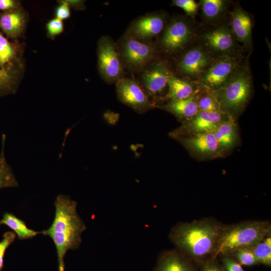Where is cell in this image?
<instances>
[{
  "mask_svg": "<svg viewBox=\"0 0 271 271\" xmlns=\"http://www.w3.org/2000/svg\"><path fill=\"white\" fill-rule=\"evenodd\" d=\"M55 216L51 225L41 232L53 240L57 251L58 271H64V257L69 250L76 249L81 242L86 226L77 212V203L68 196L58 195L55 201Z\"/></svg>",
  "mask_w": 271,
  "mask_h": 271,
  "instance_id": "1",
  "label": "cell"
},
{
  "mask_svg": "<svg viewBox=\"0 0 271 271\" xmlns=\"http://www.w3.org/2000/svg\"><path fill=\"white\" fill-rule=\"evenodd\" d=\"M223 227L209 218L180 222L172 229L169 238L186 256L202 260L213 256Z\"/></svg>",
  "mask_w": 271,
  "mask_h": 271,
  "instance_id": "2",
  "label": "cell"
},
{
  "mask_svg": "<svg viewBox=\"0 0 271 271\" xmlns=\"http://www.w3.org/2000/svg\"><path fill=\"white\" fill-rule=\"evenodd\" d=\"M269 236L271 225L268 221H247L224 225L212 257L229 255L238 249L252 247Z\"/></svg>",
  "mask_w": 271,
  "mask_h": 271,
  "instance_id": "3",
  "label": "cell"
},
{
  "mask_svg": "<svg viewBox=\"0 0 271 271\" xmlns=\"http://www.w3.org/2000/svg\"><path fill=\"white\" fill-rule=\"evenodd\" d=\"M214 92L221 111L236 120L252 94V78L248 68L241 67L225 85Z\"/></svg>",
  "mask_w": 271,
  "mask_h": 271,
  "instance_id": "4",
  "label": "cell"
},
{
  "mask_svg": "<svg viewBox=\"0 0 271 271\" xmlns=\"http://www.w3.org/2000/svg\"><path fill=\"white\" fill-rule=\"evenodd\" d=\"M239 62L233 55L220 56L211 63L200 77V86L215 91L225 85L240 69Z\"/></svg>",
  "mask_w": 271,
  "mask_h": 271,
  "instance_id": "5",
  "label": "cell"
},
{
  "mask_svg": "<svg viewBox=\"0 0 271 271\" xmlns=\"http://www.w3.org/2000/svg\"><path fill=\"white\" fill-rule=\"evenodd\" d=\"M230 116L221 112L200 110L190 119L183 122L177 128L172 131L169 135L174 139L206 132H213L218 126Z\"/></svg>",
  "mask_w": 271,
  "mask_h": 271,
  "instance_id": "6",
  "label": "cell"
},
{
  "mask_svg": "<svg viewBox=\"0 0 271 271\" xmlns=\"http://www.w3.org/2000/svg\"><path fill=\"white\" fill-rule=\"evenodd\" d=\"M174 139L197 160H206L223 157L213 132L178 137Z\"/></svg>",
  "mask_w": 271,
  "mask_h": 271,
  "instance_id": "7",
  "label": "cell"
},
{
  "mask_svg": "<svg viewBox=\"0 0 271 271\" xmlns=\"http://www.w3.org/2000/svg\"><path fill=\"white\" fill-rule=\"evenodd\" d=\"M98 64L99 71L108 83L117 82L122 68L115 44L108 36L102 37L98 45Z\"/></svg>",
  "mask_w": 271,
  "mask_h": 271,
  "instance_id": "8",
  "label": "cell"
},
{
  "mask_svg": "<svg viewBox=\"0 0 271 271\" xmlns=\"http://www.w3.org/2000/svg\"><path fill=\"white\" fill-rule=\"evenodd\" d=\"M116 93L122 103L139 113H144L155 106L141 86L132 79H119L116 84Z\"/></svg>",
  "mask_w": 271,
  "mask_h": 271,
  "instance_id": "9",
  "label": "cell"
},
{
  "mask_svg": "<svg viewBox=\"0 0 271 271\" xmlns=\"http://www.w3.org/2000/svg\"><path fill=\"white\" fill-rule=\"evenodd\" d=\"M193 37V29L183 19L173 21L165 30L161 41L163 49L171 53L184 49Z\"/></svg>",
  "mask_w": 271,
  "mask_h": 271,
  "instance_id": "10",
  "label": "cell"
},
{
  "mask_svg": "<svg viewBox=\"0 0 271 271\" xmlns=\"http://www.w3.org/2000/svg\"><path fill=\"white\" fill-rule=\"evenodd\" d=\"M154 52L152 46L132 36L124 38L121 43L122 58L127 66L132 69L144 67L153 58Z\"/></svg>",
  "mask_w": 271,
  "mask_h": 271,
  "instance_id": "11",
  "label": "cell"
},
{
  "mask_svg": "<svg viewBox=\"0 0 271 271\" xmlns=\"http://www.w3.org/2000/svg\"><path fill=\"white\" fill-rule=\"evenodd\" d=\"M212 62L209 54L200 47L187 51L178 63L181 75L195 77L201 76Z\"/></svg>",
  "mask_w": 271,
  "mask_h": 271,
  "instance_id": "12",
  "label": "cell"
},
{
  "mask_svg": "<svg viewBox=\"0 0 271 271\" xmlns=\"http://www.w3.org/2000/svg\"><path fill=\"white\" fill-rule=\"evenodd\" d=\"M236 38L231 30L220 27L203 34L202 41L209 50L222 55H232L236 47Z\"/></svg>",
  "mask_w": 271,
  "mask_h": 271,
  "instance_id": "13",
  "label": "cell"
},
{
  "mask_svg": "<svg viewBox=\"0 0 271 271\" xmlns=\"http://www.w3.org/2000/svg\"><path fill=\"white\" fill-rule=\"evenodd\" d=\"M171 74L168 66L163 62H158L145 71L142 82L148 94L153 97L161 94L168 86Z\"/></svg>",
  "mask_w": 271,
  "mask_h": 271,
  "instance_id": "14",
  "label": "cell"
},
{
  "mask_svg": "<svg viewBox=\"0 0 271 271\" xmlns=\"http://www.w3.org/2000/svg\"><path fill=\"white\" fill-rule=\"evenodd\" d=\"M165 25L164 17L152 14L140 18L130 27L132 37L137 40H147L160 34Z\"/></svg>",
  "mask_w": 271,
  "mask_h": 271,
  "instance_id": "15",
  "label": "cell"
},
{
  "mask_svg": "<svg viewBox=\"0 0 271 271\" xmlns=\"http://www.w3.org/2000/svg\"><path fill=\"white\" fill-rule=\"evenodd\" d=\"M220 152L224 156L239 143V133L236 120L229 117L222 122L213 132Z\"/></svg>",
  "mask_w": 271,
  "mask_h": 271,
  "instance_id": "16",
  "label": "cell"
},
{
  "mask_svg": "<svg viewBox=\"0 0 271 271\" xmlns=\"http://www.w3.org/2000/svg\"><path fill=\"white\" fill-rule=\"evenodd\" d=\"M231 25L236 39L245 46H250L252 22L248 14L241 8L236 7L232 14Z\"/></svg>",
  "mask_w": 271,
  "mask_h": 271,
  "instance_id": "17",
  "label": "cell"
},
{
  "mask_svg": "<svg viewBox=\"0 0 271 271\" xmlns=\"http://www.w3.org/2000/svg\"><path fill=\"white\" fill-rule=\"evenodd\" d=\"M168 92L163 98L167 101L189 98L197 94L201 89L199 85H195L172 74L168 78Z\"/></svg>",
  "mask_w": 271,
  "mask_h": 271,
  "instance_id": "18",
  "label": "cell"
},
{
  "mask_svg": "<svg viewBox=\"0 0 271 271\" xmlns=\"http://www.w3.org/2000/svg\"><path fill=\"white\" fill-rule=\"evenodd\" d=\"M162 107L182 122L190 119L200 111L195 95L184 99L168 100Z\"/></svg>",
  "mask_w": 271,
  "mask_h": 271,
  "instance_id": "19",
  "label": "cell"
},
{
  "mask_svg": "<svg viewBox=\"0 0 271 271\" xmlns=\"http://www.w3.org/2000/svg\"><path fill=\"white\" fill-rule=\"evenodd\" d=\"M156 271H193L187 257L179 250L163 253L158 260Z\"/></svg>",
  "mask_w": 271,
  "mask_h": 271,
  "instance_id": "20",
  "label": "cell"
},
{
  "mask_svg": "<svg viewBox=\"0 0 271 271\" xmlns=\"http://www.w3.org/2000/svg\"><path fill=\"white\" fill-rule=\"evenodd\" d=\"M5 225L11 229L18 238L25 240L32 238L41 232L28 228L25 222L9 212H6L0 219V225Z\"/></svg>",
  "mask_w": 271,
  "mask_h": 271,
  "instance_id": "21",
  "label": "cell"
},
{
  "mask_svg": "<svg viewBox=\"0 0 271 271\" xmlns=\"http://www.w3.org/2000/svg\"><path fill=\"white\" fill-rule=\"evenodd\" d=\"M24 21L21 14L9 11L0 15V28L10 38L18 36L22 31Z\"/></svg>",
  "mask_w": 271,
  "mask_h": 271,
  "instance_id": "22",
  "label": "cell"
},
{
  "mask_svg": "<svg viewBox=\"0 0 271 271\" xmlns=\"http://www.w3.org/2000/svg\"><path fill=\"white\" fill-rule=\"evenodd\" d=\"M6 138V135L3 134L2 136V149L0 154V189L15 187L18 186V183L12 170L5 158L4 147Z\"/></svg>",
  "mask_w": 271,
  "mask_h": 271,
  "instance_id": "23",
  "label": "cell"
},
{
  "mask_svg": "<svg viewBox=\"0 0 271 271\" xmlns=\"http://www.w3.org/2000/svg\"><path fill=\"white\" fill-rule=\"evenodd\" d=\"M200 2L203 15L209 21L220 18L227 9V2L223 0H202Z\"/></svg>",
  "mask_w": 271,
  "mask_h": 271,
  "instance_id": "24",
  "label": "cell"
},
{
  "mask_svg": "<svg viewBox=\"0 0 271 271\" xmlns=\"http://www.w3.org/2000/svg\"><path fill=\"white\" fill-rule=\"evenodd\" d=\"M195 97L200 110L221 112L214 91L202 88V91L200 89L195 94Z\"/></svg>",
  "mask_w": 271,
  "mask_h": 271,
  "instance_id": "25",
  "label": "cell"
},
{
  "mask_svg": "<svg viewBox=\"0 0 271 271\" xmlns=\"http://www.w3.org/2000/svg\"><path fill=\"white\" fill-rule=\"evenodd\" d=\"M271 236H267L251 248L258 263L271 264Z\"/></svg>",
  "mask_w": 271,
  "mask_h": 271,
  "instance_id": "26",
  "label": "cell"
},
{
  "mask_svg": "<svg viewBox=\"0 0 271 271\" xmlns=\"http://www.w3.org/2000/svg\"><path fill=\"white\" fill-rule=\"evenodd\" d=\"M15 80V75L12 66H0V97L13 91Z\"/></svg>",
  "mask_w": 271,
  "mask_h": 271,
  "instance_id": "27",
  "label": "cell"
},
{
  "mask_svg": "<svg viewBox=\"0 0 271 271\" xmlns=\"http://www.w3.org/2000/svg\"><path fill=\"white\" fill-rule=\"evenodd\" d=\"M15 51L12 44L0 33V66H11Z\"/></svg>",
  "mask_w": 271,
  "mask_h": 271,
  "instance_id": "28",
  "label": "cell"
},
{
  "mask_svg": "<svg viewBox=\"0 0 271 271\" xmlns=\"http://www.w3.org/2000/svg\"><path fill=\"white\" fill-rule=\"evenodd\" d=\"M241 265L251 266L258 263L251 248L238 249L229 255H233Z\"/></svg>",
  "mask_w": 271,
  "mask_h": 271,
  "instance_id": "29",
  "label": "cell"
},
{
  "mask_svg": "<svg viewBox=\"0 0 271 271\" xmlns=\"http://www.w3.org/2000/svg\"><path fill=\"white\" fill-rule=\"evenodd\" d=\"M16 234L13 231H7L3 235L0 241V271L4 267V258L6 250L16 239Z\"/></svg>",
  "mask_w": 271,
  "mask_h": 271,
  "instance_id": "30",
  "label": "cell"
},
{
  "mask_svg": "<svg viewBox=\"0 0 271 271\" xmlns=\"http://www.w3.org/2000/svg\"><path fill=\"white\" fill-rule=\"evenodd\" d=\"M174 6L182 9L188 15H195L198 9V4L193 0H175Z\"/></svg>",
  "mask_w": 271,
  "mask_h": 271,
  "instance_id": "31",
  "label": "cell"
},
{
  "mask_svg": "<svg viewBox=\"0 0 271 271\" xmlns=\"http://www.w3.org/2000/svg\"><path fill=\"white\" fill-rule=\"evenodd\" d=\"M47 29L51 36H55L62 32L63 24L61 20L56 18L48 22L47 24Z\"/></svg>",
  "mask_w": 271,
  "mask_h": 271,
  "instance_id": "32",
  "label": "cell"
},
{
  "mask_svg": "<svg viewBox=\"0 0 271 271\" xmlns=\"http://www.w3.org/2000/svg\"><path fill=\"white\" fill-rule=\"evenodd\" d=\"M223 263L226 271H244L236 260L231 258L229 255H223Z\"/></svg>",
  "mask_w": 271,
  "mask_h": 271,
  "instance_id": "33",
  "label": "cell"
},
{
  "mask_svg": "<svg viewBox=\"0 0 271 271\" xmlns=\"http://www.w3.org/2000/svg\"><path fill=\"white\" fill-rule=\"evenodd\" d=\"M70 15L68 5L66 3H63L59 6L56 10V18L62 20L69 17Z\"/></svg>",
  "mask_w": 271,
  "mask_h": 271,
  "instance_id": "34",
  "label": "cell"
},
{
  "mask_svg": "<svg viewBox=\"0 0 271 271\" xmlns=\"http://www.w3.org/2000/svg\"><path fill=\"white\" fill-rule=\"evenodd\" d=\"M201 271H224L219 266L213 262H208L205 263Z\"/></svg>",
  "mask_w": 271,
  "mask_h": 271,
  "instance_id": "35",
  "label": "cell"
},
{
  "mask_svg": "<svg viewBox=\"0 0 271 271\" xmlns=\"http://www.w3.org/2000/svg\"><path fill=\"white\" fill-rule=\"evenodd\" d=\"M15 7V2L12 0H0V10H9Z\"/></svg>",
  "mask_w": 271,
  "mask_h": 271,
  "instance_id": "36",
  "label": "cell"
}]
</instances>
